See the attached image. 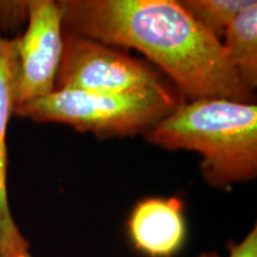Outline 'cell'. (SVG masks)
I'll use <instances>...</instances> for the list:
<instances>
[{
    "instance_id": "obj_8",
    "label": "cell",
    "mask_w": 257,
    "mask_h": 257,
    "mask_svg": "<svg viewBox=\"0 0 257 257\" xmlns=\"http://www.w3.org/2000/svg\"><path fill=\"white\" fill-rule=\"evenodd\" d=\"M224 55L244 85L257 87V3L252 0L231 22L220 41Z\"/></svg>"
},
{
    "instance_id": "obj_6",
    "label": "cell",
    "mask_w": 257,
    "mask_h": 257,
    "mask_svg": "<svg viewBox=\"0 0 257 257\" xmlns=\"http://www.w3.org/2000/svg\"><path fill=\"white\" fill-rule=\"evenodd\" d=\"M18 72L16 38L9 40L0 34V257H32L30 243L12 217L8 197L6 135L17 106Z\"/></svg>"
},
{
    "instance_id": "obj_11",
    "label": "cell",
    "mask_w": 257,
    "mask_h": 257,
    "mask_svg": "<svg viewBox=\"0 0 257 257\" xmlns=\"http://www.w3.org/2000/svg\"><path fill=\"white\" fill-rule=\"evenodd\" d=\"M229 257H257V227L246 234L240 243L229 244ZM199 257H220L217 252L201 253Z\"/></svg>"
},
{
    "instance_id": "obj_5",
    "label": "cell",
    "mask_w": 257,
    "mask_h": 257,
    "mask_svg": "<svg viewBox=\"0 0 257 257\" xmlns=\"http://www.w3.org/2000/svg\"><path fill=\"white\" fill-rule=\"evenodd\" d=\"M16 46L19 63L18 106L55 91L63 53L62 12L59 3L30 0L27 29L16 38Z\"/></svg>"
},
{
    "instance_id": "obj_7",
    "label": "cell",
    "mask_w": 257,
    "mask_h": 257,
    "mask_svg": "<svg viewBox=\"0 0 257 257\" xmlns=\"http://www.w3.org/2000/svg\"><path fill=\"white\" fill-rule=\"evenodd\" d=\"M127 236L147 257H174L184 248L187 225L184 204L178 198H147L133 208Z\"/></svg>"
},
{
    "instance_id": "obj_4",
    "label": "cell",
    "mask_w": 257,
    "mask_h": 257,
    "mask_svg": "<svg viewBox=\"0 0 257 257\" xmlns=\"http://www.w3.org/2000/svg\"><path fill=\"white\" fill-rule=\"evenodd\" d=\"M166 88L175 87L149 63L100 42L63 34L55 89L130 93Z\"/></svg>"
},
{
    "instance_id": "obj_1",
    "label": "cell",
    "mask_w": 257,
    "mask_h": 257,
    "mask_svg": "<svg viewBox=\"0 0 257 257\" xmlns=\"http://www.w3.org/2000/svg\"><path fill=\"white\" fill-rule=\"evenodd\" d=\"M63 34L135 49L184 100L252 102V93L212 36L175 0H62Z\"/></svg>"
},
{
    "instance_id": "obj_9",
    "label": "cell",
    "mask_w": 257,
    "mask_h": 257,
    "mask_svg": "<svg viewBox=\"0 0 257 257\" xmlns=\"http://www.w3.org/2000/svg\"><path fill=\"white\" fill-rule=\"evenodd\" d=\"M252 0H182L180 5L212 36L221 41L231 22Z\"/></svg>"
},
{
    "instance_id": "obj_10",
    "label": "cell",
    "mask_w": 257,
    "mask_h": 257,
    "mask_svg": "<svg viewBox=\"0 0 257 257\" xmlns=\"http://www.w3.org/2000/svg\"><path fill=\"white\" fill-rule=\"evenodd\" d=\"M29 2H0V29L14 30L28 21Z\"/></svg>"
},
{
    "instance_id": "obj_3",
    "label": "cell",
    "mask_w": 257,
    "mask_h": 257,
    "mask_svg": "<svg viewBox=\"0 0 257 257\" xmlns=\"http://www.w3.org/2000/svg\"><path fill=\"white\" fill-rule=\"evenodd\" d=\"M176 88L130 93H89L55 89L18 105L15 115L36 123L69 125L99 138L147 134L184 102Z\"/></svg>"
},
{
    "instance_id": "obj_2",
    "label": "cell",
    "mask_w": 257,
    "mask_h": 257,
    "mask_svg": "<svg viewBox=\"0 0 257 257\" xmlns=\"http://www.w3.org/2000/svg\"><path fill=\"white\" fill-rule=\"evenodd\" d=\"M148 142L201 156L202 178L213 187L257 175V106L231 99L184 101L146 134Z\"/></svg>"
}]
</instances>
